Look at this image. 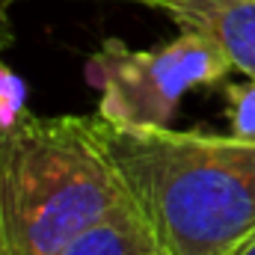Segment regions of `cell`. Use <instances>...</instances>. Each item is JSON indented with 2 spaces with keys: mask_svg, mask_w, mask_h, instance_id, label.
Here are the masks:
<instances>
[{
  "mask_svg": "<svg viewBox=\"0 0 255 255\" xmlns=\"http://www.w3.org/2000/svg\"><path fill=\"white\" fill-rule=\"evenodd\" d=\"M57 255H169V250L128 196L119 208L77 235Z\"/></svg>",
  "mask_w": 255,
  "mask_h": 255,
  "instance_id": "5b68a950",
  "label": "cell"
},
{
  "mask_svg": "<svg viewBox=\"0 0 255 255\" xmlns=\"http://www.w3.org/2000/svg\"><path fill=\"white\" fill-rule=\"evenodd\" d=\"M163 12L214 39L238 71L255 80V0H169Z\"/></svg>",
  "mask_w": 255,
  "mask_h": 255,
  "instance_id": "277c9868",
  "label": "cell"
},
{
  "mask_svg": "<svg viewBox=\"0 0 255 255\" xmlns=\"http://www.w3.org/2000/svg\"><path fill=\"white\" fill-rule=\"evenodd\" d=\"M12 3H15V0H0V6H6V9H9ZM133 3H142V6H151V9H160V12H163V6H166L169 0H133Z\"/></svg>",
  "mask_w": 255,
  "mask_h": 255,
  "instance_id": "9c48e42d",
  "label": "cell"
},
{
  "mask_svg": "<svg viewBox=\"0 0 255 255\" xmlns=\"http://www.w3.org/2000/svg\"><path fill=\"white\" fill-rule=\"evenodd\" d=\"M232 68L214 39L181 27L175 39L154 48H128L119 39H104L86 63V77L101 92L98 116L104 122L163 128L190 89L223 83Z\"/></svg>",
  "mask_w": 255,
  "mask_h": 255,
  "instance_id": "3957f363",
  "label": "cell"
},
{
  "mask_svg": "<svg viewBox=\"0 0 255 255\" xmlns=\"http://www.w3.org/2000/svg\"><path fill=\"white\" fill-rule=\"evenodd\" d=\"M235 255H255V238L250 241V244H244V247H241Z\"/></svg>",
  "mask_w": 255,
  "mask_h": 255,
  "instance_id": "30bf717a",
  "label": "cell"
},
{
  "mask_svg": "<svg viewBox=\"0 0 255 255\" xmlns=\"http://www.w3.org/2000/svg\"><path fill=\"white\" fill-rule=\"evenodd\" d=\"M24 98H27V86L21 80L18 71H12L9 65L0 60V133L12 130L21 122L24 110Z\"/></svg>",
  "mask_w": 255,
  "mask_h": 255,
  "instance_id": "52a82bcc",
  "label": "cell"
},
{
  "mask_svg": "<svg viewBox=\"0 0 255 255\" xmlns=\"http://www.w3.org/2000/svg\"><path fill=\"white\" fill-rule=\"evenodd\" d=\"M9 42H12V24H9V15H6V6H0V60H3V51L9 48Z\"/></svg>",
  "mask_w": 255,
  "mask_h": 255,
  "instance_id": "ba28073f",
  "label": "cell"
},
{
  "mask_svg": "<svg viewBox=\"0 0 255 255\" xmlns=\"http://www.w3.org/2000/svg\"><path fill=\"white\" fill-rule=\"evenodd\" d=\"M128 196L101 116H33L0 136V255H57Z\"/></svg>",
  "mask_w": 255,
  "mask_h": 255,
  "instance_id": "7a4b0ae2",
  "label": "cell"
},
{
  "mask_svg": "<svg viewBox=\"0 0 255 255\" xmlns=\"http://www.w3.org/2000/svg\"><path fill=\"white\" fill-rule=\"evenodd\" d=\"M101 125L130 199L169 255H235L255 238V139Z\"/></svg>",
  "mask_w": 255,
  "mask_h": 255,
  "instance_id": "6da1fadb",
  "label": "cell"
},
{
  "mask_svg": "<svg viewBox=\"0 0 255 255\" xmlns=\"http://www.w3.org/2000/svg\"><path fill=\"white\" fill-rule=\"evenodd\" d=\"M226 101L232 133L255 139V80L247 77L244 83H226Z\"/></svg>",
  "mask_w": 255,
  "mask_h": 255,
  "instance_id": "8992f818",
  "label": "cell"
}]
</instances>
